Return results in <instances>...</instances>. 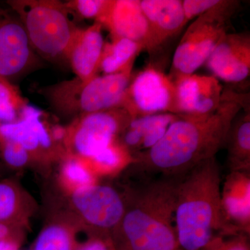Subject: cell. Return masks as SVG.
<instances>
[{
	"label": "cell",
	"instance_id": "2",
	"mask_svg": "<svg viewBox=\"0 0 250 250\" xmlns=\"http://www.w3.org/2000/svg\"><path fill=\"white\" fill-rule=\"evenodd\" d=\"M178 178L141 174L125 194V210L112 233L115 250L179 249L175 212Z\"/></svg>",
	"mask_w": 250,
	"mask_h": 250
},
{
	"label": "cell",
	"instance_id": "31",
	"mask_svg": "<svg viewBox=\"0 0 250 250\" xmlns=\"http://www.w3.org/2000/svg\"><path fill=\"white\" fill-rule=\"evenodd\" d=\"M182 250L179 249H179H177V250Z\"/></svg>",
	"mask_w": 250,
	"mask_h": 250
},
{
	"label": "cell",
	"instance_id": "16",
	"mask_svg": "<svg viewBox=\"0 0 250 250\" xmlns=\"http://www.w3.org/2000/svg\"><path fill=\"white\" fill-rule=\"evenodd\" d=\"M179 115L157 113L131 119L118 141L131 156L149 150L165 135Z\"/></svg>",
	"mask_w": 250,
	"mask_h": 250
},
{
	"label": "cell",
	"instance_id": "7",
	"mask_svg": "<svg viewBox=\"0 0 250 250\" xmlns=\"http://www.w3.org/2000/svg\"><path fill=\"white\" fill-rule=\"evenodd\" d=\"M131 120L122 107L78 117L66 128L65 152L67 155L88 160L117 141Z\"/></svg>",
	"mask_w": 250,
	"mask_h": 250
},
{
	"label": "cell",
	"instance_id": "19",
	"mask_svg": "<svg viewBox=\"0 0 250 250\" xmlns=\"http://www.w3.org/2000/svg\"><path fill=\"white\" fill-rule=\"evenodd\" d=\"M144 50L142 45L124 38H113L104 46L99 72L104 75L118 73L134 67L140 52Z\"/></svg>",
	"mask_w": 250,
	"mask_h": 250
},
{
	"label": "cell",
	"instance_id": "28",
	"mask_svg": "<svg viewBox=\"0 0 250 250\" xmlns=\"http://www.w3.org/2000/svg\"><path fill=\"white\" fill-rule=\"evenodd\" d=\"M220 0H184V15L187 22L213 9Z\"/></svg>",
	"mask_w": 250,
	"mask_h": 250
},
{
	"label": "cell",
	"instance_id": "9",
	"mask_svg": "<svg viewBox=\"0 0 250 250\" xmlns=\"http://www.w3.org/2000/svg\"><path fill=\"white\" fill-rule=\"evenodd\" d=\"M70 195L72 208L89 227L90 237L111 238L125 213V195L111 186L97 184Z\"/></svg>",
	"mask_w": 250,
	"mask_h": 250
},
{
	"label": "cell",
	"instance_id": "24",
	"mask_svg": "<svg viewBox=\"0 0 250 250\" xmlns=\"http://www.w3.org/2000/svg\"><path fill=\"white\" fill-rule=\"evenodd\" d=\"M24 197L18 188L7 182L0 183V223L17 221L24 214Z\"/></svg>",
	"mask_w": 250,
	"mask_h": 250
},
{
	"label": "cell",
	"instance_id": "13",
	"mask_svg": "<svg viewBox=\"0 0 250 250\" xmlns=\"http://www.w3.org/2000/svg\"><path fill=\"white\" fill-rule=\"evenodd\" d=\"M100 24L109 31L111 39L124 38L137 42L152 55L149 25L141 0H110Z\"/></svg>",
	"mask_w": 250,
	"mask_h": 250
},
{
	"label": "cell",
	"instance_id": "12",
	"mask_svg": "<svg viewBox=\"0 0 250 250\" xmlns=\"http://www.w3.org/2000/svg\"><path fill=\"white\" fill-rule=\"evenodd\" d=\"M179 115L202 118L214 113L221 102L223 88L213 75H182L173 80Z\"/></svg>",
	"mask_w": 250,
	"mask_h": 250
},
{
	"label": "cell",
	"instance_id": "26",
	"mask_svg": "<svg viewBox=\"0 0 250 250\" xmlns=\"http://www.w3.org/2000/svg\"><path fill=\"white\" fill-rule=\"evenodd\" d=\"M202 250H250L248 233L218 235Z\"/></svg>",
	"mask_w": 250,
	"mask_h": 250
},
{
	"label": "cell",
	"instance_id": "20",
	"mask_svg": "<svg viewBox=\"0 0 250 250\" xmlns=\"http://www.w3.org/2000/svg\"><path fill=\"white\" fill-rule=\"evenodd\" d=\"M61 181L69 192L95 184L94 172L88 163L76 156L67 155L61 169Z\"/></svg>",
	"mask_w": 250,
	"mask_h": 250
},
{
	"label": "cell",
	"instance_id": "6",
	"mask_svg": "<svg viewBox=\"0 0 250 250\" xmlns=\"http://www.w3.org/2000/svg\"><path fill=\"white\" fill-rule=\"evenodd\" d=\"M241 3L238 0H220L213 9L195 18L174 52L168 75L172 80L191 75L205 65L219 41L229 32Z\"/></svg>",
	"mask_w": 250,
	"mask_h": 250
},
{
	"label": "cell",
	"instance_id": "1",
	"mask_svg": "<svg viewBox=\"0 0 250 250\" xmlns=\"http://www.w3.org/2000/svg\"><path fill=\"white\" fill-rule=\"evenodd\" d=\"M250 93L223 90L218 109L202 118L179 115L164 137L149 150L133 156L140 174L178 178L225 147L229 130L242 109L250 108Z\"/></svg>",
	"mask_w": 250,
	"mask_h": 250
},
{
	"label": "cell",
	"instance_id": "10",
	"mask_svg": "<svg viewBox=\"0 0 250 250\" xmlns=\"http://www.w3.org/2000/svg\"><path fill=\"white\" fill-rule=\"evenodd\" d=\"M36 55L16 15L0 11V77L11 82L35 66Z\"/></svg>",
	"mask_w": 250,
	"mask_h": 250
},
{
	"label": "cell",
	"instance_id": "30",
	"mask_svg": "<svg viewBox=\"0 0 250 250\" xmlns=\"http://www.w3.org/2000/svg\"><path fill=\"white\" fill-rule=\"evenodd\" d=\"M20 242L14 240H1L0 241V250H18Z\"/></svg>",
	"mask_w": 250,
	"mask_h": 250
},
{
	"label": "cell",
	"instance_id": "17",
	"mask_svg": "<svg viewBox=\"0 0 250 250\" xmlns=\"http://www.w3.org/2000/svg\"><path fill=\"white\" fill-rule=\"evenodd\" d=\"M247 171H232L222 191L224 209L230 223L250 233V187Z\"/></svg>",
	"mask_w": 250,
	"mask_h": 250
},
{
	"label": "cell",
	"instance_id": "8",
	"mask_svg": "<svg viewBox=\"0 0 250 250\" xmlns=\"http://www.w3.org/2000/svg\"><path fill=\"white\" fill-rule=\"evenodd\" d=\"M121 107L131 119L157 113L179 115L173 81L159 67L148 65L131 78Z\"/></svg>",
	"mask_w": 250,
	"mask_h": 250
},
{
	"label": "cell",
	"instance_id": "5",
	"mask_svg": "<svg viewBox=\"0 0 250 250\" xmlns=\"http://www.w3.org/2000/svg\"><path fill=\"white\" fill-rule=\"evenodd\" d=\"M11 9L22 22L33 50L46 59L65 58L80 29L65 2L54 0H11Z\"/></svg>",
	"mask_w": 250,
	"mask_h": 250
},
{
	"label": "cell",
	"instance_id": "23",
	"mask_svg": "<svg viewBox=\"0 0 250 250\" xmlns=\"http://www.w3.org/2000/svg\"><path fill=\"white\" fill-rule=\"evenodd\" d=\"M27 104L17 87L0 77V124L18 121Z\"/></svg>",
	"mask_w": 250,
	"mask_h": 250
},
{
	"label": "cell",
	"instance_id": "15",
	"mask_svg": "<svg viewBox=\"0 0 250 250\" xmlns=\"http://www.w3.org/2000/svg\"><path fill=\"white\" fill-rule=\"evenodd\" d=\"M141 6L149 25L152 55L187 24L180 0H141Z\"/></svg>",
	"mask_w": 250,
	"mask_h": 250
},
{
	"label": "cell",
	"instance_id": "21",
	"mask_svg": "<svg viewBox=\"0 0 250 250\" xmlns=\"http://www.w3.org/2000/svg\"><path fill=\"white\" fill-rule=\"evenodd\" d=\"M77 246L73 229L65 224L53 223L41 231L34 250H75Z\"/></svg>",
	"mask_w": 250,
	"mask_h": 250
},
{
	"label": "cell",
	"instance_id": "3",
	"mask_svg": "<svg viewBox=\"0 0 250 250\" xmlns=\"http://www.w3.org/2000/svg\"><path fill=\"white\" fill-rule=\"evenodd\" d=\"M174 220L182 250H202L218 235L243 232L230 223L224 209L215 157L179 177Z\"/></svg>",
	"mask_w": 250,
	"mask_h": 250
},
{
	"label": "cell",
	"instance_id": "27",
	"mask_svg": "<svg viewBox=\"0 0 250 250\" xmlns=\"http://www.w3.org/2000/svg\"><path fill=\"white\" fill-rule=\"evenodd\" d=\"M3 159L11 167L20 168L27 165L31 159L29 153L19 143L7 140H0Z\"/></svg>",
	"mask_w": 250,
	"mask_h": 250
},
{
	"label": "cell",
	"instance_id": "14",
	"mask_svg": "<svg viewBox=\"0 0 250 250\" xmlns=\"http://www.w3.org/2000/svg\"><path fill=\"white\" fill-rule=\"evenodd\" d=\"M103 29L95 22L85 29L80 28L65 55L75 77L83 82L98 75L105 44Z\"/></svg>",
	"mask_w": 250,
	"mask_h": 250
},
{
	"label": "cell",
	"instance_id": "25",
	"mask_svg": "<svg viewBox=\"0 0 250 250\" xmlns=\"http://www.w3.org/2000/svg\"><path fill=\"white\" fill-rule=\"evenodd\" d=\"M65 3L70 14L99 22L107 11L110 0H72Z\"/></svg>",
	"mask_w": 250,
	"mask_h": 250
},
{
	"label": "cell",
	"instance_id": "11",
	"mask_svg": "<svg viewBox=\"0 0 250 250\" xmlns=\"http://www.w3.org/2000/svg\"><path fill=\"white\" fill-rule=\"evenodd\" d=\"M218 80L239 83L250 74V34L228 32L223 36L205 62Z\"/></svg>",
	"mask_w": 250,
	"mask_h": 250
},
{
	"label": "cell",
	"instance_id": "18",
	"mask_svg": "<svg viewBox=\"0 0 250 250\" xmlns=\"http://www.w3.org/2000/svg\"><path fill=\"white\" fill-rule=\"evenodd\" d=\"M229 166L232 171H247L250 166V108L235 117L225 143Z\"/></svg>",
	"mask_w": 250,
	"mask_h": 250
},
{
	"label": "cell",
	"instance_id": "29",
	"mask_svg": "<svg viewBox=\"0 0 250 250\" xmlns=\"http://www.w3.org/2000/svg\"><path fill=\"white\" fill-rule=\"evenodd\" d=\"M75 250H115L111 238L91 236Z\"/></svg>",
	"mask_w": 250,
	"mask_h": 250
},
{
	"label": "cell",
	"instance_id": "4",
	"mask_svg": "<svg viewBox=\"0 0 250 250\" xmlns=\"http://www.w3.org/2000/svg\"><path fill=\"white\" fill-rule=\"evenodd\" d=\"M133 67L111 75H97L88 81L77 77L45 87L41 93L51 108L74 119L83 115L121 107L133 77Z\"/></svg>",
	"mask_w": 250,
	"mask_h": 250
},
{
	"label": "cell",
	"instance_id": "22",
	"mask_svg": "<svg viewBox=\"0 0 250 250\" xmlns=\"http://www.w3.org/2000/svg\"><path fill=\"white\" fill-rule=\"evenodd\" d=\"M132 159V156L118 139L85 161L93 172L111 173L127 163L131 164Z\"/></svg>",
	"mask_w": 250,
	"mask_h": 250
}]
</instances>
